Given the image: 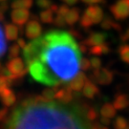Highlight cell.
I'll list each match as a JSON object with an SVG mask.
<instances>
[{"label":"cell","mask_w":129,"mask_h":129,"mask_svg":"<svg viewBox=\"0 0 129 129\" xmlns=\"http://www.w3.org/2000/svg\"><path fill=\"white\" fill-rule=\"evenodd\" d=\"M119 55H120V59L123 62L129 64V45L128 44H123L119 48Z\"/></svg>","instance_id":"44dd1931"},{"label":"cell","mask_w":129,"mask_h":129,"mask_svg":"<svg viewBox=\"0 0 129 129\" xmlns=\"http://www.w3.org/2000/svg\"><path fill=\"white\" fill-rule=\"evenodd\" d=\"M116 108L114 107L113 104L111 103H105L104 105H102V107L101 108V115L102 117L104 118H108V119H113L116 116Z\"/></svg>","instance_id":"e0dca14e"},{"label":"cell","mask_w":129,"mask_h":129,"mask_svg":"<svg viewBox=\"0 0 129 129\" xmlns=\"http://www.w3.org/2000/svg\"><path fill=\"white\" fill-rule=\"evenodd\" d=\"M2 1H5V0H0V2H2Z\"/></svg>","instance_id":"ab89813d"},{"label":"cell","mask_w":129,"mask_h":129,"mask_svg":"<svg viewBox=\"0 0 129 129\" xmlns=\"http://www.w3.org/2000/svg\"><path fill=\"white\" fill-rule=\"evenodd\" d=\"M120 39H121V41L122 42L129 41V27L126 29V31H125L123 34H121V36H120Z\"/></svg>","instance_id":"836d02e7"},{"label":"cell","mask_w":129,"mask_h":129,"mask_svg":"<svg viewBox=\"0 0 129 129\" xmlns=\"http://www.w3.org/2000/svg\"><path fill=\"white\" fill-rule=\"evenodd\" d=\"M86 80H87V78L85 74L83 72H80L70 82L67 83V87L70 88L74 92H79L83 89Z\"/></svg>","instance_id":"30bf717a"},{"label":"cell","mask_w":129,"mask_h":129,"mask_svg":"<svg viewBox=\"0 0 129 129\" xmlns=\"http://www.w3.org/2000/svg\"><path fill=\"white\" fill-rule=\"evenodd\" d=\"M106 38H107V35L104 33L93 32L89 35V37L86 39L83 40L82 43L88 47L97 46V45H101V44L105 43Z\"/></svg>","instance_id":"9c48e42d"},{"label":"cell","mask_w":129,"mask_h":129,"mask_svg":"<svg viewBox=\"0 0 129 129\" xmlns=\"http://www.w3.org/2000/svg\"><path fill=\"white\" fill-rule=\"evenodd\" d=\"M104 17L102 9L99 6H90L85 10L80 19V27L87 30L94 24L101 23Z\"/></svg>","instance_id":"3957f363"},{"label":"cell","mask_w":129,"mask_h":129,"mask_svg":"<svg viewBox=\"0 0 129 129\" xmlns=\"http://www.w3.org/2000/svg\"><path fill=\"white\" fill-rule=\"evenodd\" d=\"M92 78L101 85H108L113 80V73L107 68H100L94 70Z\"/></svg>","instance_id":"52a82bcc"},{"label":"cell","mask_w":129,"mask_h":129,"mask_svg":"<svg viewBox=\"0 0 129 129\" xmlns=\"http://www.w3.org/2000/svg\"><path fill=\"white\" fill-rule=\"evenodd\" d=\"M113 105L116 110H123L129 106V99L125 94H119L117 95L113 102Z\"/></svg>","instance_id":"4fadbf2b"},{"label":"cell","mask_w":129,"mask_h":129,"mask_svg":"<svg viewBox=\"0 0 129 129\" xmlns=\"http://www.w3.org/2000/svg\"><path fill=\"white\" fill-rule=\"evenodd\" d=\"M8 9H9V4L7 3V0L0 2V12H2V13L5 14L8 11Z\"/></svg>","instance_id":"d6a6232c"},{"label":"cell","mask_w":129,"mask_h":129,"mask_svg":"<svg viewBox=\"0 0 129 129\" xmlns=\"http://www.w3.org/2000/svg\"><path fill=\"white\" fill-rule=\"evenodd\" d=\"M3 129H98L82 107L35 97L16 106L5 120Z\"/></svg>","instance_id":"7a4b0ae2"},{"label":"cell","mask_w":129,"mask_h":129,"mask_svg":"<svg viewBox=\"0 0 129 129\" xmlns=\"http://www.w3.org/2000/svg\"><path fill=\"white\" fill-rule=\"evenodd\" d=\"M33 18L27 22L26 28H25V36L29 39H35L40 37L42 34V27L40 23L38 22L37 17L35 15H32Z\"/></svg>","instance_id":"8992f818"},{"label":"cell","mask_w":129,"mask_h":129,"mask_svg":"<svg viewBox=\"0 0 129 129\" xmlns=\"http://www.w3.org/2000/svg\"><path fill=\"white\" fill-rule=\"evenodd\" d=\"M115 129H125L127 128V120L123 117H118L114 122Z\"/></svg>","instance_id":"603a6c76"},{"label":"cell","mask_w":129,"mask_h":129,"mask_svg":"<svg viewBox=\"0 0 129 129\" xmlns=\"http://www.w3.org/2000/svg\"><path fill=\"white\" fill-rule=\"evenodd\" d=\"M30 16L31 14L28 9H14V11L11 13L13 22L19 26V28H22L25 24H27Z\"/></svg>","instance_id":"ba28073f"},{"label":"cell","mask_w":129,"mask_h":129,"mask_svg":"<svg viewBox=\"0 0 129 129\" xmlns=\"http://www.w3.org/2000/svg\"><path fill=\"white\" fill-rule=\"evenodd\" d=\"M54 23H55V26H58V27H64L66 25V20H65V16L61 15V14H58L56 15V17L54 20Z\"/></svg>","instance_id":"83f0119b"},{"label":"cell","mask_w":129,"mask_h":129,"mask_svg":"<svg viewBox=\"0 0 129 129\" xmlns=\"http://www.w3.org/2000/svg\"><path fill=\"white\" fill-rule=\"evenodd\" d=\"M101 122H102L103 125H109L110 124V119H108V118H104V117H102V120H101Z\"/></svg>","instance_id":"8d00e7d4"},{"label":"cell","mask_w":129,"mask_h":129,"mask_svg":"<svg viewBox=\"0 0 129 129\" xmlns=\"http://www.w3.org/2000/svg\"><path fill=\"white\" fill-rule=\"evenodd\" d=\"M33 3V0H13L11 6L13 9H30Z\"/></svg>","instance_id":"d6986e66"},{"label":"cell","mask_w":129,"mask_h":129,"mask_svg":"<svg viewBox=\"0 0 129 129\" xmlns=\"http://www.w3.org/2000/svg\"><path fill=\"white\" fill-rule=\"evenodd\" d=\"M55 92H56V88H47L42 92V97L46 100H55Z\"/></svg>","instance_id":"7402d4cb"},{"label":"cell","mask_w":129,"mask_h":129,"mask_svg":"<svg viewBox=\"0 0 129 129\" xmlns=\"http://www.w3.org/2000/svg\"><path fill=\"white\" fill-rule=\"evenodd\" d=\"M110 11L115 19L124 20L129 16V0H118L110 7Z\"/></svg>","instance_id":"277c9868"},{"label":"cell","mask_w":129,"mask_h":129,"mask_svg":"<svg viewBox=\"0 0 129 129\" xmlns=\"http://www.w3.org/2000/svg\"><path fill=\"white\" fill-rule=\"evenodd\" d=\"M110 52V47L108 44L106 43H103V44H101V45H97V46H92L89 48V53L93 55H106Z\"/></svg>","instance_id":"9a60e30c"},{"label":"cell","mask_w":129,"mask_h":129,"mask_svg":"<svg viewBox=\"0 0 129 129\" xmlns=\"http://www.w3.org/2000/svg\"><path fill=\"white\" fill-rule=\"evenodd\" d=\"M0 100L1 102L3 103V105L6 107L14 105L16 97L13 92V90H11L10 87H1L0 88Z\"/></svg>","instance_id":"8fae6325"},{"label":"cell","mask_w":129,"mask_h":129,"mask_svg":"<svg viewBox=\"0 0 129 129\" xmlns=\"http://www.w3.org/2000/svg\"><path fill=\"white\" fill-rule=\"evenodd\" d=\"M5 22V14L4 13L0 12V23H4Z\"/></svg>","instance_id":"f35d334b"},{"label":"cell","mask_w":129,"mask_h":129,"mask_svg":"<svg viewBox=\"0 0 129 129\" xmlns=\"http://www.w3.org/2000/svg\"><path fill=\"white\" fill-rule=\"evenodd\" d=\"M20 47L18 46V44H14L13 46L10 48L9 50V58H14V57H17L20 54Z\"/></svg>","instance_id":"cb8c5ba5"},{"label":"cell","mask_w":129,"mask_h":129,"mask_svg":"<svg viewBox=\"0 0 129 129\" xmlns=\"http://www.w3.org/2000/svg\"><path fill=\"white\" fill-rule=\"evenodd\" d=\"M0 68H1V67H0Z\"/></svg>","instance_id":"b9f144b4"},{"label":"cell","mask_w":129,"mask_h":129,"mask_svg":"<svg viewBox=\"0 0 129 129\" xmlns=\"http://www.w3.org/2000/svg\"><path fill=\"white\" fill-rule=\"evenodd\" d=\"M99 92H100V90H99V87L97 85L93 82L92 80H88L87 79L82 89V93L84 97L88 98V99H93L97 94H99Z\"/></svg>","instance_id":"7c38bea8"},{"label":"cell","mask_w":129,"mask_h":129,"mask_svg":"<svg viewBox=\"0 0 129 129\" xmlns=\"http://www.w3.org/2000/svg\"><path fill=\"white\" fill-rule=\"evenodd\" d=\"M17 44H18V46L20 47L21 49H24V48H25V46L27 45L23 38H18V39H17Z\"/></svg>","instance_id":"d590c367"},{"label":"cell","mask_w":129,"mask_h":129,"mask_svg":"<svg viewBox=\"0 0 129 129\" xmlns=\"http://www.w3.org/2000/svg\"><path fill=\"white\" fill-rule=\"evenodd\" d=\"M23 55L31 77L47 86L70 82L80 70L81 52L69 32L55 30L35 38Z\"/></svg>","instance_id":"6da1fadb"},{"label":"cell","mask_w":129,"mask_h":129,"mask_svg":"<svg viewBox=\"0 0 129 129\" xmlns=\"http://www.w3.org/2000/svg\"><path fill=\"white\" fill-rule=\"evenodd\" d=\"M37 5L40 9H51L53 2L51 0H37Z\"/></svg>","instance_id":"4316f807"},{"label":"cell","mask_w":129,"mask_h":129,"mask_svg":"<svg viewBox=\"0 0 129 129\" xmlns=\"http://www.w3.org/2000/svg\"><path fill=\"white\" fill-rule=\"evenodd\" d=\"M102 29L104 30H110V29H114L116 31H120V25L118 24L117 22H114L111 17L109 16H105L103 17L102 21V24H101Z\"/></svg>","instance_id":"ac0fdd59"},{"label":"cell","mask_w":129,"mask_h":129,"mask_svg":"<svg viewBox=\"0 0 129 129\" xmlns=\"http://www.w3.org/2000/svg\"><path fill=\"white\" fill-rule=\"evenodd\" d=\"M5 37L8 41H14L18 37V28L14 24H5Z\"/></svg>","instance_id":"5bb4252c"},{"label":"cell","mask_w":129,"mask_h":129,"mask_svg":"<svg viewBox=\"0 0 129 129\" xmlns=\"http://www.w3.org/2000/svg\"><path fill=\"white\" fill-rule=\"evenodd\" d=\"M90 63H91V67L94 70L100 69L102 66V60L98 55H94L90 58Z\"/></svg>","instance_id":"484cf974"},{"label":"cell","mask_w":129,"mask_h":129,"mask_svg":"<svg viewBox=\"0 0 129 129\" xmlns=\"http://www.w3.org/2000/svg\"><path fill=\"white\" fill-rule=\"evenodd\" d=\"M125 129H129V128H128V127H127V128H125Z\"/></svg>","instance_id":"60d3db41"},{"label":"cell","mask_w":129,"mask_h":129,"mask_svg":"<svg viewBox=\"0 0 129 129\" xmlns=\"http://www.w3.org/2000/svg\"><path fill=\"white\" fill-rule=\"evenodd\" d=\"M54 12L51 9H46V11H42L39 14V19L43 23L50 24L54 22Z\"/></svg>","instance_id":"ffe728a7"},{"label":"cell","mask_w":129,"mask_h":129,"mask_svg":"<svg viewBox=\"0 0 129 129\" xmlns=\"http://www.w3.org/2000/svg\"><path fill=\"white\" fill-rule=\"evenodd\" d=\"M80 69L82 71H87L91 68V63H90V60L85 58V57H81L80 59Z\"/></svg>","instance_id":"f546056e"},{"label":"cell","mask_w":129,"mask_h":129,"mask_svg":"<svg viewBox=\"0 0 129 129\" xmlns=\"http://www.w3.org/2000/svg\"><path fill=\"white\" fill-rule=\"evenodd\" d=\"M61 1L67 5H75L76 3H78V0H61Z\"/></svg>","instance_id":"74e56055"},{"label":"cell","mask_w":129,"mask_h":129,"mask_svg":"<svg viewBox=\"0 0 129 129\" xmlns=\"http://www.w3.org/2000/svg\"><path fill=\"white\" fill-rule=\"evenodd\" d=\"M6 49H7V44L5 41V37L3 31H2V28L0 26V57L5 54Z\"/></svg>","instance_id":"d4e9b609"},{"label":"cell","mask_w":129,"mask_h":129,"mask_svg":"<svg viewBox=\"0 0 129 129\" xmlns=\"http://www.w3.org/2000/svg\"><path fill=\"white\" fill-rule=\"evenodd\" d=\"M86 115H87V118L89 119V120L92 121V122L98 119V112L94 108H88L86 110Z\"/></svg>","instance_id":"f1b7e54d"},{"label":"cell","mask_w":129,"mask_h":129,"mask_svg":"<svg viewBox=\"0 0 129 129\" xmlns=\"http://www.w3.org/2000/svg\"><path fill=\"white\" fill-rule=\"evenodd\" d=\"M79 19V9L78 8H74V9L69 10V12L65 15V20L66 23L69 26H73L78 22Z\"/></svg>","instance_id":"2e32d148"},{"label":"cell","mask_w":129,"mask_h":129,"mask_svg":"<svg viewBox=\"0 0 129 129\" xmlns=\"http://www.w3.org/2000/svg\"><path fill=\"white\" fill-rule=\"evenodd\" d=\"M69 8H68V6L65 4V5H61V6H59L58 7V11H57V14H61V15H63V16H65L66 15V14L69 12Z\"/></svg>","instance_id":"1f68e13d"},{"label":"cell","mask_w":129,"mask_h":129,"mask_svg":"<svg viewBox=\"0 0 129 129\" xmlns=\"http://www.w3.org/2000/svg\"><path fill=\"white\" fill-rule=\"evenodd\" d=\"M8 114H9V111H8V107H2L0 108V121H3L8 118Z\"/></svg>","instance_id":"4dcf8cb0"},{"label":"cell","mask_w":129,"mask_h":129,"mask_svg":"<svg viewBox=\"0 0 129 129\" xmlns=\"http://www.w3.org/2000/svg\"><path fill=\"white\" fill-rule=\"evenodd\" d=\"M7 68L16 78V79L23 78L28 72L27 66H25L24 61L18 56L10 59V61L7 63Z\"/></svg>","instance_id":"5b68a950"},{"label":"cell","mask_w":129,"mask_h":129,"mask_svg":"<svg viewBox=\"0 0 129 129\" xmlns=\"http://www.w3.org/2000/svg\"><path fill=\"white\" fill-rule=\"evenodd\" d=\"M83 3L85 4H89V5H93L96 4V3H102L104 0H81Z\"/></svg>","instance_id":"e575fe53"}]
</instances>
